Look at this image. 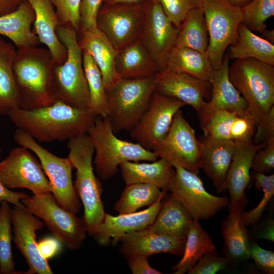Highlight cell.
<instances>
[{
  "instance_id": "1f68e13d",
  "label": "cell",
  "mask_w": 274,
  "mask_h": 274,
  "mask_svg": "<svg viewBox=\"0 0 274 274\" xmlns=\"http://www.w3.org/2000/svg\"><path fill=\"white\" fill-rule=\"evenodd\" d=\"M193 220L182 203L170 194L162 202L154 222L147 228L157 233L186 238Z\"/></svg>"
},
{
  "instance_id": "ffe728a7",
  "label": "cell",
  "mask_w": 274,
  "mask_h": 274,
  "mask_svg": "<svg viewBox=\"0 0 274 274\" xmlns=\"http://www.w3.org/2000/svg\"><path fill=\"white\" fill-rule=\"evenodd\" d=\"M186 238L157 233L146 228L125 234L118 242L122 243L119 251L127 259L135 255L149 257L159 253L182 257Z\"/></svg>"
},
{
  "instance_id": "d6986e66",
  "label": "cell",
  "mask_w": 274,
  "mask_h": 274,
  "mask_svg": "<svg viewBox=\"0 0 274 274\" xmlns=\"http://www.w3.org/2000/svg\"><path fill=\"white\" fill-rule=\"evenodd\" d=\"M204 136L236 143L252 142L256 124L247 110H216L199 118Z\"/></svg>"
},
{
  "instance_id": "5bb4252c",
  "label": "cell",
  "mask_w": 274,
  "mask_h": 274,
  "mask_svg": "<svg viewBox=\"0 0 274 274\" xmlns=\"http://www.w3.org/2000/svg\"><path fill=\"white\" fill-rule=\"evenodd\" d=\"M0 181L10 190L26 188L33 194L51 192L39 160L29 149L21 146L12 149L0 162Z\"/></svg>"
},
{
  "instance_id": "603a6c76",
  "label": "cell",
  "mask_w": 274,
  "mask_h": 274,
  "mask_svg": "<svg viewBox=\"0 0 274 274\" xmlns=\"http://www.w3.org/2000/svg\"><path fill=\"white\" fill-rule=\"evenodd\" d=\"M265 144L252 142L236 143L225 183V190H228L230 195L229 209L238 202L247 201L245 191L250 182L252 160Z\"/></svg>"
},
{
  "instance_id": "4dcf8cb0",
  "label": "cell",
  "mask_w": 274,
  "mask_h": 274,
  "mask_svg": "<svg viewBox=\"0 0 274 274\" xmlns=\"http://www.w3.org/2000/svg\"><path fill=\"white\" fill-rule=\"evenodd\" d=\"M164 70L187 74L211 82L214 69L207 52L175 46L167 57Z\"/></svg>"
},
{
  "instance_id": "484cf974",
  "label": "cell",
  "mask_w": 274,
  "mask_h": 274,
  "mask_svg": "<svg viewBox=\"0 0 274 274\" xmlns=\"http://www.w3.org/2000/svg\"><path fill=\"white\" fill-rule=\"evenodd\" d=\"M247 201L239 202L229 209V214L221 226L224 239L222 249L223 255L231 263L239 262L250 259V234L242 218Z\"/></svg>"
},
{
  "instance_id": "30bf717a",
  "label": "cell",
  "mask_w": 274,
  "mask_h": 274,
  "mask_svg": "<svg viewBox=\"0 0 274 274\" xmlns=\"http://www.w3.org/2000/svg\"><path fill=\"white\" fill-rule=\"evenodd\" d=\"M208 31L207 53L214 69L223 61L228 47L238 38V28L242 20V9L227 0H200Z\"/></svg>"
},
{
  "instance_id": "e575fe53",
  "label": "cell",
  "mask_w": 274,
  "mask_h": 274,
  "mask_svg": "<svg viewBox=\"0 0 274 274\" xmlns=\"http://www.w3.org/2000/svg\"><path fill=\"white\" fill-rule=\"evenodd\" d=\"M216 250L210 234L202 228L198 220L193 219L187 234L182 258L171 269L175 270V274H184L204 254Z\"/></svg>"
},
{
  "instance_id": "d590c367",
  "label": "cell",
  "mask_w": 274,
  "mask_h": 274,
  "mask_svg": "<svg viewBox=\"0 0 274 274\" xmlns=\"http://www.w3.org/2000/svg\"><path fill=\"white\" fill-rule=\"evenodd\" d=\"M209 43L208 31L203 12L200 7L194 8L183 21L175 46L206 52Z\"/></svg>"
},
{
  "instance_id": "816d5d0a",
  "label": "cell",
  "mask_w": 274,
  "mask_h": 274,
  "mask_svg": "<svg viewBox=\"0 0 274 274\" xmlns=\"http://www.w3.org/2000/svg\"><path fill=\"white\" fill-rule=\"evenodd\" d=\"M28 195L24 192H14L7 188L0 181V204L4 201L13 206H23L21 200Z\"/></svg>"
},
{
  "instance_id": "6da1fadb",
  "label": "cell",
  "mask_w": 274,
  "mask_h": 274,
  "mask_svg": "<svg viewBox=\"0 0 274 274\" xmlns=\"http://www.w3.org/2000/svg\"><path fill=\"white\" fill-rule=\"evenodd\" d=\"M11 122L39 143L63 142L87 133L95 116L87 109L70 106L61 101L32 110H10Z\"/></svg>"
},
{
  "instance_id": "7dc6e473",
  "label": "cell",
  "mask_w": 274,
  "mask_h": 274,
  "mask_svg": "<svg viewBox=\"0 0 274 274\" xmlns=\"http://www.w3.org/2000/svg\"><path fill=\"white\" fill-rule=\"evenodd\" d=\"M250 258L261 270L268 274L274 273V252L260 247L254 242H250Z\"/></svg>"
},
{
  "instance_id": "d6a6232c",
  "label": "cell",
  "mask_w": 274,
  "mask_h": 274,
  "mask_svg": "<svg viewBox=\"0 0 274 274\" xmlns=\"http://www.w3.org/2000/svg\"><path fill=\"white\" fill-rule=\"evenodd\" d=\"M17 48L0 37V116L20 108V96L14 74Z\"/></svg>"
},
{
  "instance_id": "7bdbcfd3",
  "label": "cell",
  "mask_w": 274,
  "mask_h": 274,
  "mask_svg": "<svg viewBox=\"0 0 274 274\" xmlns=\"http://www.w3.org/2000/svg\"><path fill=\"white\" fill-rule=\"evenodd\" d=\"M166 15L179 29L188 13L200 7V0H157Z\"/></svg>"
},
{
  "instance_id": "277c9868",
  "label": "cell",
  "mask_w": 274,
  "mask_h": 274,
  "mask_svg": "<svg viewBox=\"0 0 274 274\" xmlns=\"http://www.w3.org/2000/svg\"><path fill=\"white\" fill-rule=\"evenodd\" d=\"M56 33L66 49L63 63L53 70L54 92L56 101L74 108L90 110L88 87L83 64V51L78 33L71 26L59 24Z\"/></svg>"
},
{
  "instance_id": "f6af8a7d",
  "label": "cell",
  "mask_w": 274,
  "mask_h": 274,
  "mask_svg": "<svg viewBox=\"0 0 274 274\" xmlns=\"http://www.w3.org/2000/svg\"><path fill=\"white\" fill-rule=\"evenodd\" d=\"M273 167L274 139H271L254 155L252 168L254 173L265 174L270 171Z\"/></svg>"
},
{
  "instance_id": "8992f818",
  "label": "cell",
  "mask_w": 274,
  "mask_h": 274,
  "mask_svg": "<svg viewBox=\"0 0 274 274\" xmlns=\"http://www.w3.org/2000/svg\"><path fill=\"white\" fill-rule=\"evenodd\" d=\"M228 75L245 99L256 126L274 106V65L252 58L236 59L229 65Z\"/></svg>"
},
{
  "instance_id": "2e32d148",
  "label": "cell",
  "mask_w": 274,
  "mask_h": 274,
  "mask_svg": "<svg viewBox=\"0 0 274 274\" xmlns=\"http://www.w3.org/2000/svg\"><path fill=\"white\" fill-rule=\"evenodd\" d=\"M186 105L155 91L147 109L130 130L131 137L145 149L153 151L166 135L176 112Z\"/></svg>"
},
{
  "instance_id": "ba28073f",
  "label": "cell",
  "mask_w": 274,
  "mask_h": 274,
  "mask_svg": "<svg viewBox=\"0 0 274 274\" xmlns=\"http://www.w3.org/2000/svg\"><path fill=\"white\" fill-rule=\"evenodd\" d=\"M13 138L17 144L27 148L37 156L58 203L68 211L78 213L82 203L75 190L72 179L74 167L69 157L54 155L21 129L15 131Z\"/></svg>"
},
{
  "instance_id": "9a60e30c",
  "label": "cell",
  "mask_w": 274,
  "mask_h": 274,
  "mask_svg": "<svg viewBox=\"0 0 274 274\" xmlns=\"http://www.w3.org/2000/svg\"><path fill=\"white\" fill-rule=\"evenodd\" d=\"M143 18L142 2L101 4L97 15V28L119 50L139 39Z\"/></svg>"
},
{
  "instance_id": "7a4b0ae2",
  "label": "cell",
  "mask_w": 274,
  "mask_h": 274,
  "mask_svg": "<svg viewBox=\"0 0 274 274\" xmlns=\"http://www.w3.org/2000/svg\"><path fill=\"white\" fill-rule=\"evenodd\" d=\"M55 65L47 48L38 46L17 49L14 74L20 96V108L32 110L52 105Z\"/></svg>"
},
{
  "instance_id": "f907efd6",
  "label": "cell",
  "mask_w": 274,
  "mask_h": 274,
  "mask_svg": "<svg viewBox=\"0 0 274 274\" xmlns=\"http://www.w3.org/2000/svg\"><path fill=\"white\" fill-rule=\"evenodd\" d=\"M60 244L54 237H47L38 243V247L42 256L48 260L59 253Z\"/></svg>"
},
{
  "instance_id": "74e56055",
  "label": "cell",
  "mask_w": 274,
  "mask_h": 274,
  "mask_svg": "<svg viewBox=\"0 0 274 274\" xmlns=\"http://www.w3.org/2000/svg\"><path fill=\"white\" fill-rule=\"evenodd\" d=\"M83 64L88 87L90 110L95 116L107 117L106 90L101 72L92 56L85 51H83Z\"/></svg>"
},
{
  "instance_id": "52a82bcc",
  "label": "cell",
  "mask_w": 274,
  "mask_h": 274,
  "mask_svg": "<svg viewBox=\"0 0 274 274\" xmlns=\"http://www.w3.org/2000/svg\"><path fill=\"white\" fill-rule=\"evenodd\" d=\"M154 76L120 78L106 90L108 115L114 133L130 130L139 122L155 91Z\"/></svg>"
},
{
  "instance_id": "f1b7e54d",
  "label": "cell",
  "mask_w": 274,
  "mask_h": 274,
  "mask_svg": "<svg viewBox=\"0 0 274 274\" xmlns=\"http://www.w3.org/2000/svg\"><path fill=\"white\" fill-rule=\"evenodd\" d=\"M119 168L126 185L146 183L166 191L175 174L172 163L163 158L151 163L126 161L121 163Z\"/></svg>"
},
{
  "instance_id": "db71d44e",
  "label": "cell",
  "mask_w": 274,
  "mask_h": 274,
  "mask_svg": "<svg viewBox=\"0 0 274 274\" xmlns=\"http://www.w3.org/2000/svg\"><path fill=\"white\" fill-rule=\"evenodd\" d=\"M25 0H0V16L16 10Z\"/></svg>"
},
{
  "instance_id": "4316f807",
  "label": "cell",
  "mask_w": 274,
  "mask_h": 274,
  "mask_svg": "<svg viewBox=\"0 0 274 274\" xmlns=\"http://www.w3.org/2000/svg\"><path fill=\"white\" fill-rule=\"evenodd\" d=\"M229 58L224 55L222 64L214 70L211 83L210 99L207 101L200 118L206 113L216 110L243 112L247 111V104L231 82L228 75Z\"/></svg>"
},
{
  "instance_id": "bcb514c9",
  "label": "cell",
  "mask_w": 274,
  "mask_h": 274,
  "mask_svg": "<svg viewBox=\"0 0 274 274\" xmlns=\"http://www.w3.org/2000/svg\"><path fill=\"white\" fill-rule=\"evenodd\" d=\"M102 3V0H82L80 7L81 24L79 32L97 28V15Z\"/></svg>"
},
{
  "instance_id": "6f0895ef",
  "label": "cell",
  "mask_w": 274,
  "mask_h": 274,
  "mask_svg": "<svg viewBox=\"0 0 274 274\" xmlns=\"http://www.w3.org/2000/svg\"><path fill=\"white\" fill-rule=\"evenodd\" d=\"M230 3L233 5L242 8L248 3H249L252 0H227Z\"/></svg>"
},
{
  "instance_id": "b9f144b4",
  "label": "cell",
  "mask_w": 274,
  "mask_h": 274,
  "mask_svg": "<svg viewBox=\"0 0 274 274\" xmlns=\"http://www.w3.org/2000/svg\"><path fill=\"white\" fill-rule=\"evenodd\" d=\"M53 5L60 24L67 25L78 33L81 24L82 0H50Z\"/></svg>"
},
{
  "instance_id": "ab89813d",
  "label": "cell",
  "mask_w": 274,
  "mask_h": 274,
  "mask_svg": "<svg viewBox=\"0 0 274 274\" xmlns=\"http://www.w3.org/2000/svg\"><path fill=\"white\" fill-rule=\"evenodd\" d=\"M241 9V23L253 32L262 33L266 28L265 21L274 15V0H252Z\"/></svg>"
},
{
  "instance_id": "ac0fdd59",
  "label": "cell",
  "mask_w": 274,
  "mask_h": 274,
  "mask_svg": "<svg viewBox=\"0 0 274 274\" xmlns=\"http://www.w3.org/2000/svg\"><path fill=\"white\" fill-rule=\"evenodd\" d=\"M155 91L191 106L198 117L211 97V83L187 74L163 70L155 75Z\"/></svg>"
},
{
  "instance_id": "5b68a950",
  "label": "cell",
  "mask_w": 274,
  "mask_h": 274,
  "mask_svg": "<svg viewBox=\"0 0 274 274\" xmlns=\"http://www.w3.org/2000/svg\"><path fill=\"white\" fill-rule=\"evenodd\" d=\"M87 134L93 144L94 162L99 178L106 181L118 172L120 165L126 161H154L157 157L139 143L118 138L108 117L96 116Z\"/></svg>"
},
{
  "instance_id": "f35d334b",
  "label": "cell",
  "mask_w": 274,
  "mask_h": 274,
  "mask_svg": "<svg viewBox=\"0 0 274 274\" xmlns=\"http://www.w3.org/2000/svg\"><path fill=\"white\" fill-rule=\"evenodd\" d=\"M12 208L4 201L0 207V274H23L15 269L11 241Z\"/></svg>"
},
{
  "instance_id": "d4e9b609",
  "label": "cell",
  "mask_w": 274,
  "mask_h": 274,
  "mask_svg": "<svg viewBox=\"0 0 274 274\" xmlns=\"http://www.w3.org/2000/svg\"><path fill=\"white\" fill-rule=\"evenodd\" d=\"M78 42L83 51L88 53L99 68L107 90L121 78L117 73L115 62L118 50L97 28L79 32Z\"/></svg>"
},
{
  "instance_id": "9c48e42d",
  "label": "cell",
  "mask_w": 274,
  "mask_h": 274,
  "mask_svg": "<svg viewBox=\"0 0 274 274\" xmlns=\"http://www.w3.org/2000/svg\"><path fill=\"white\" fill-rule=\"evenodd\" d=\"M21 201L68 249L76 251L81 248L87 233L82 218L61 207L51 192L28 196Z\"/></svg>"
},
{
  "instance_id": "8d00e7d4",
  "label": "cell",
  "mask_w": 274,
  "mask_h": 274,
  "mask_svg": "<svg viewBox=\"0 0 274 274\" xmlns=\"http://www.w3.org/2000/svg\"><path fill=\"white\" fill-rule=\"evenodd\" d=\"M166 192L151 184H127L114 206V210L119 214L132 213L143 207L152 205L159 198L165 196Z\"/></svg>"
},
{
  "instance_id": "e0dca14e",
  "label": "cell",
  "mask_w": 274,
  "mask_h": 274,
  "mask_svg": "<svg viewBox=\"0 0 274 274\" xmlns=\"http://www.w3.org/2000/svg\"><path fill=\"white\" fill-rule=\"evenodd\" d=\"M12 223L13 240L28 266L24 273H53L48 260L40 254L36 240V231L43 228L44 222L23 205L12 209Z\"/></svg>"
},
{
  "instance_id": "680465c9",
  "label": "cell",
  "mask_w": 274,
  "mask_h": 274,
  "mask_svg": "<svg viewBox=\"0 0 274 274\" xmlns=\"http://www.w3.org/2000/svg\"><path fill=\"white\" fill-rule=\"evenodd\" d=\"M2 150L1 148L0 147V157L2 155Z\"/></svg>"
},
{
  "instance_id": "11a10c76",
  "label": "cell",
  "mask_w": 274,
  "mask_h": 274,
  "mask_svg": "<svg viewBox=\"0 0 274 274\" xmlns=\"http://www.w3.org/2000/svg\"><path fill=\"white\" fill-rule=\"evenodd\" d=\"M143 0H102V4H135L141 3Z\"/></svg>"
},
{
  "instance_id": "681fc988",
  "label": "cell",
  "mask_w": 274,
  "mask_h": 274,
  "mask_svg": "<svg viewBox=\"0 0 274 274\" xmlns=\"http://www.w3.org/2000/svg\"><path fill=\"white\" fill-rule=\"evenodd\" d=\"M148 257L143 255H135L127 258L128 265L132 274H161L153 268L148 262Z\"/></svg>"
},
{
  "instance_id": "3957f363",
  "label": "cell",
  "mask_w": 274,
  "mask_h": 274,
  "mask_svg": "<svg viewBox=\"0 0 274 274\" xmlns=\"http://www.w3.org/2000/svg\"><path fill=\"white\" fill-rule=\"evenodd\" d=\"M67 145L68 157L76 169L75 190L84 207L82 219L87 233L93 236L106 214L101 199L102 186L92 166L94 147L87 133L70 139Z\"/></svg>"
},
{
  "instance_id": "9f6ffc18",
  "label": "cell",
  "mask_w": 274,
  "mask_h": 274,
  "mask_svg": "<svg viewBox=\"0 0 274 274\" xmlns=\"http://www.w3.org/2000/svg\"><path fill=\"white\" fill-rule=\"evenodd\" d=\"M262 37L263 39L268 41L272 44H274V30H267L265 29L262 32Z\"/></svg>"
},
{
  "instance_id": "836d02e7",
  "label": "cell",
  "mask_w": 274,
  "mask_h": 274,
  "mask_svg": "<svg viewBox=\"0 0 274 274\" xmlns=\"http://www.w3.org/2000/svg\"><path fill=\"white\" fill-rule=\"evenodd\" d=\"M227 53L229 59L252 58L274 65V45L257 36L241 23L237 41L229 46Z\"/></svg>"
},
{
  "instance_id": "83f0119b",
  "label": "cell",
  "mask_w": 274,
  "mask_h": 274,
  "mask_svg": "<svg viewBox=\"0 0 274 274\" xmlns=\"http://www.w3.org/2000/svg\"><path fill=\"white\" fill-rule=\"evenodd\" d=\"M35 19L34 10L25 0L16 10L0 16V35L10 39L17 49L39 46L32 30Z\"/></svg>"
},
{
  "instance_id": "44dd1931",
  "label": "cell",
  "mask_w": 274,
  "mask_h": 274,
  "mask_svg": "<svg viewBox=\"0 0 274 274\" xmlns=\"http://www.w3.org/2000/svg\"><path fill=\"white\" fill-rule=\"evenodd\" d=\"M164 197L141 211L119 214L116 216L106 214L102 222L92 236L101 246H107L111 241L112 244L115 245L122 235L146 228L156 218Z\"/></svg>"
},
{
  "instance_id": "4fadbf2b",
  "label": "cell",
  "mask_w": 274,
  "mask_h": 274,
  "mask_svg": "<svg viewBox=\"0 0 274 274\" xmlns=\"http://www.w3.org/2000/svg\"><path fill=\"white\" fill-rule=\"evenodd\" d=\"M143 18L139 39L150 53L159 72L175 46L179 29L166 15L157 0H143Z\"/></svg>"
},
{
  "instance_id": "7402d4cb",
  "label": "cell",
  "mask_w": 274,
  "mask_h": 274,
  "mask_svg": "<svg viewBox=\"0 0 274 274\" xmlns=\"http://www.w3.org/2000/svg\"><path fill=\"white\" fill-rule=\"evenodd\" d=\"M200 166L213 182L218 192L225 191L227 175L236 143L203 136L201 141Z\"/></svg>"
},
{
  "instance_id": "f546056e",
  "label": "cell",
  "mask_w": 274,
  "mask_h": 274,
  "mask_svg": "<svg viewBox=\"0 0 274 274\" xmlns=\"http://www.w3.org/2000/svg\"><path fill=\"white\" fill-rule=\"evenodd\" d=\"M116 71L121 78L133 79L154 76L159 69L140 39L118 50Z\"/></svg>"
},
{
  "instance_id": "ee69618b",
  "label": "cell",
  "mask_w": 274,
  "mask_h": 274,
  "mask_svg": "<svg viewBox=\"0 0 274 274\" xmlns=\"http://www.w3.org/2000/svg\"><path fill=\"white\" fill-rule=\"evenodd\" d=\"M229 259L216 251L204 254L187 272L188 274H215L231 264Z\"/></svg>"
},
{
  "instance_id": "60d3db41",
  "label": "cell",
  "mask_w": 274,
  "mask_h": 274,
  "mask_svg": "<svg viewBox=\"0 0 274 274\" xmlns=\"http://www.w3.org/2000/svg\"><path fill=\"white\" fill-rule=\"evenodd\" d=\"M255 186L257 189H262V198L259 204L252 210L242 212V218L246 226L254 225L258 222L267 205L274 195V174L267 176L265 174L255 173Z\"/></svg>"
},
{
  "instance_id": "c3c4849f",
  "label": "cell",
  "mask_w": 274,
  "mask_h": 274,
  "mask_svg": "<svg viewBox=\"0 0 274 274\" xmlns=\"http://www.w3.org/2000/svg\"><path fill=\"white\" fill-rule=\"evenodd\" d=\"M271 139H274V106L257 124L252 142L255 144H266Z\"/></svg>"
},
{
  "instance_id": "cb8c5ba5",
  "label": "cell",
  "mask_w": 274,
  "mask_h": 274,
  "mask_svg": "<svg viewBox=\"0 0 274 274\" xmlns=\"http://www.w3.org/2000/svg\"><path fill=\"white\" fill-rule=\"evenodd\" d=\"M26 1L31 5L35 14L33 32L40 43L49 50L55 64H62L66 58V49L56 33L60 22L53 5L50 0Z\"/></svg>"
},
{
  "instance_id": "f5cc1de1",
  "label": "cell",
  "mask_w": 274,
  "mask_h": 274,
  "mask_svg": "<svg viewBox=\"0 0 274 274\" xmlns=\"http://www.w3.org/2000/svg\"><path fill=\"white\" fill-rule=\"evenodd\" d=\"M273 220L270 219L265 224L259 226L258 231H256L258 238L273 242Z\"/></svg>"
},
{
  "instance_id": "8fae6325",
  "label": "cell",
  "mask_w": 274,
  "mask_h": 274,
  "mask_svg": "<svg viewBox=\"0 0 274 274\" xmlns=\"http://www.w3.org/2000/svg\"><path fill=\"white\" fill-rule=\"evenodd\" d=\"M173 165L175 174L168 191L182 203L193 219L208 220L229 206L228 197L209 193L198 175L177 164Z\"/></svg>"
},
{
  "instance_id": "7c38bea8",
  "label": "cell",
  "mask_w": 274,
  "mask_h": 274,
  "mask_svg": "<svg viewBox=\"0 0 274 274\" xmlns=\"http://www.w3.org/2000/svg\"><path fill=\"white\" fill-rule=\"evenodd\" d=\"M201 144L194 129L179 110L174 116L169 130L163 141L153 152L158 158L169 160L190 172L198 175L200 170Z\"/></svg>"
}]
</instances>
